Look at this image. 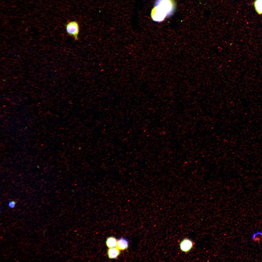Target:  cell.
Segmentation results:
<instances>
[{
  "instance_id": "1",
  "label": "cell",
  "mask_w": 262,
  "mask_h": 262,
  "mask_svg": "<svg viewBox=\"0 0 262 262\" xmlns=\"http://www.w3.org/2000/svg\"><path fill=\"white\" fill-rule=\"evenodd\" d=\"M175 6L174 0H156L151 11L152 19L157 22L163 21L173 14Z\"/></svg>"
},
{
  "instance_id": "2",
  "label": "cell",
  "mask_w": 262,
  "mask_h": 262,
  "mask_svg": "<svg viewBox=\"0 0 262 262\" xmlns=\"http://www.w3.org/2000/svg\"><path fill=\"white\" fill-rule=\"evenodd\" d=\"M66 28L68 35L72 37L75 40H78L80 27L77 21H73L68 22L66 25Z\"/></svg>"
},
{
  "instance_id": "3",
  "label": "cell",
  "mask_w": 262,
  "mask_h": 262,
  "mask_svg": "<svg viewBox=\"0 0 262 262\" xmlns=\"http://www.w3.org/2000/svg\"><path fill=\"white\" fill-rule=\"evenodd\" d=\"M193 243L190 240L186 238L183 239L180 242V247L181 250L184 252H188L193 248Z\"/></svg>"
},
{
  "instance_id": "4",
  "label": "cell",
  "mask_w": 262,
  "mask_h": 262,
  "mask_svg": "<svg viewBox=\"0 0 262 262\" xmlns=\"http://www.w3.org/2000/svg\"><path fill=\"white\" fill-rule=\"evenodd\" d=\"M116 246L119 250H126L128 248V241L125 238H120L117 241Z\"/></svg>"
},
{
  "instance_id": "5",
  "label": "cell",
  "mask_w": 262,
  "mask_h": 262,
  "mask_svg": "<svg viewBox=\"0 0 262 262\" xmlns=\"http://www.w3.org/2000/svg\"><path fill=\"white\" fill-rule=\"evenodd\" d=\"M119 250L116 247L110 248L107 251V254L110 259H115L120 254Z\"/></svg>"
},
{
  "instance_id": "6",
  "label": "cell",
  "mask_w": 262,
  "mask_h": 262,
  "mask_svg": "<svg viewBox=\"0 0 262 262\" xmlns=\"http://www.w3.org/2000/svg\"><path fill=\"white\" fill-rule=\"evenodd\" d=\"M117 242V241L115 237H110L107 239L106 243L108 247L109 248H111L116 246Z\"/></svg>"
},
{
  "instance_id": "7",
  "label": "cell",
  "mask_w": 262,
  "mask_h": 262,
  "mask_svg": "<svg viewBox=\"0 0 262 262\" xmlns=\"http://www.w3.org/2000/svg\"><path fill=\"white\" fill-rule=\"evenodd\" d=\"M254 6L258 14H262V0H256L254 2Z\"/></svg>"
},
{
  "instance_id": "8",
  "label": "cell",
  "mask_w": 262,
  "mask_h": 262,
  "mask_svg": "<svg viewBox=\"0 0 262 262\" xmlns=\"http://www.w3.org/2000/svg\"><path fill=\"white\" fill-rule=\"evenodd\" d=\"M16 202L14 201H10L8 204V205L9 207L11 208H14L16 205Z\"/></svg>"
}]
</instances>
